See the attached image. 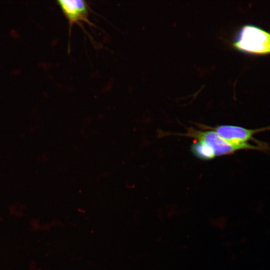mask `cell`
Wrapping results in <instances>:
<instances>
[{
	"label": "cell",
	"mask_w": 270,
	"mask_h": 270,
	"mask_svg": "<svg viewBox=\"0 0 270 270\" xmlns=\"http://www.w3.org/2000/svg\"><path fill=\"white\" fill-rule=\"evenodd\" d=\"M232 46L242 52L252 55L270 54V32L256 26L245 24L237 31Z\"/></svg>",
	"instance_id": "6da1fadb"
},
{
	"label": "cell",
	"mask_w": 270,
	"mask_h": 270,
	"mask_svg": "<svg viewBox=\"0 0 270 270\" xmlns=\"http://www.w3.org/2000/svg\"><path fill=\"white\" fill-rule=\"evenodd\" d=\"M194 138L201 141L210 146L214 150L216 157L232 154L240 150H267L269 148L265 144L254 146L248 143L237 144L230 142L216 132L209 130H198L194 128H188L184 134H175Z\"/></svg>",
	"instance_id": "7a4b0ae2"
},
{
	"label": "cell",
	"mask_w": 270,
	"mask_h": 270,
	"mask_svg": "<svg viewBox=\"0 0 270 270\" xmlns=\"http://www.w3.org/2000/svg\"><path fill=\"white\" fill-rule=\"evenodd\" d=\"M201 130H209L216 132L226 140L234 144L248 143L250 140L260 143L256 140L254 136L258 133L270 130V126L256 129H249L234 125H218L210 126L204 124H197Z\"/></svg>",
	"instance_id": "3957f363"
},
{
	"label": "cell",
	"mask_w": 270,
	"mask_h": 270,
	"mask_svg": "<svg viewBox=\"0 0 270 270\" xmlns=\"http://www.w3.org/2000/svg\"><path fill=\"white\" fill-rule=\"evenodd\" d=\"M58 4L68 21L70 34L74 24L84 22L89 26H95L88 19V7L84 0H60L58 1Z\"/></svg>",
	"instance_id": "277c9868"
},
{
	"label": "cell",
	"mask_w": 270,
	"mask_h": 270,
	"mask_svg": "<svg viewBox=\"0 0 270 270\" xmlns=\"http://www.w3.org/2000/svg\"><path fill=\"white\" fill-rule=\"evenodd\" d=\"M190 150L198 158L202 160H210L216 157L213 150L205 143L195 140L191 145Z\"/></svg>",
	"instance_id": "5b68a950"
}]
</instances>
